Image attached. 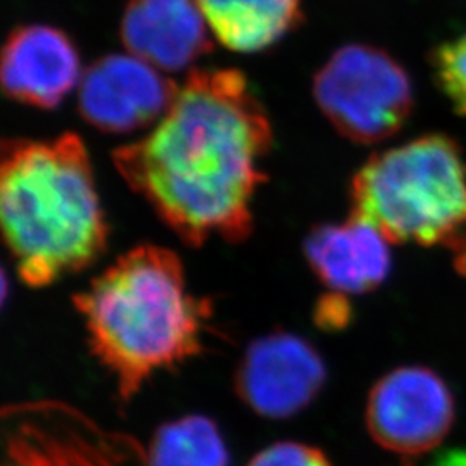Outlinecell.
<instances>
[{
    "mask_svg": "<svg viewBox=\"0 0 466 466\" xmlns=\"http://www.w3.org/2000/svg\"><path fill=\"white\" fill-rule=\"evenodd\" d=\"M271 127L246 76L235 69L192 71L147 137L113 152L123 180L185 244L211 237L242 242Z\"/></svg>",
    "mask_w": 466,
    "mask_h": 466,
    "instance_id": "cell-1",
    "label": "cell"
},
{
    "mask_svg": "<svg viewBox=\"0 0 466 466\" xmlns=\"http://www.w3.org/2000/svg\"><path fill=\"white\" fill-rule=\"evenodd\" d=\"M0 221L17 273L30 287H46L99 259L107 225L78 135L4 144Z\"/></svg>",
    "mask_w": 466,
    "mask_h": 466,
    "instance_id": "cell-2",
    "label": "cell"
},
{
    "mask_svg": "<svg viewBox=\"0 0 466 466\" xmlns=\"http://www.w3.org/2000/svg\"><path fill=\"white\" fill-rule=\"evenodd\" d=\"M75 304L123 400L134 398L152 373L202 350L209 304L188 292L182 261L171 250L140 246L127 252Z\"/></svg>",
    "mask_w": 466,
    "mask_h": 466,
    "instance_id": "cell-3",
    "label": "cell"
},
{
    "mask_svg": "<svg viewBox=\"0 0 466 466\" xmlns=\"http://www.w3.org/2000/svg\"><path fill=\"white\" fill-rule=\"evenodd\" d=\"M350 218L394 244L452 246L466 230V161L448 135L371 156L350 185Z\"/></svg>",
    "mask_w": 466,
    "mask_h": 466,
    "instance_id": "cell-4",
    "label": "cell"
},
{
    "mask_svg": "<svg viewBox=\"0 0 466 466\" xmlns=\"http://www.w3.org/2000/svg\"><path fill=\"white\" fill-rule=\"evenodd\" d=\"M321 113L339 134L377 144L398 134L413 111V86L406 69L370 46L337 50L315 78Z\"/></svg>",
    "mask_w": 466,
    "mask_h": 466,
    "instance_id": "cell-5",
    "label": "cell"
},
{
    "mask_svg": "<svg viewBox=\"0 0 466 466\" xmlns=\"http://www.w3.org/2000/svg\"><path fill=\"white\" fill-rule=\"evenodd\" d=\"M452 420L450 389L429 368H398L383 375L368 398V431L382 448L398 454L433 450L450 432Z\"/></svg>",
    "mask_w": 466,
    "mask_h": 466,
    "instance_id": "cell-6",
    "label": "cell"
},
{
    "mask_svg": "<svg viewBox=\"0 0 466 466\" xmlns=\"http://www.w3.org/2000/svg\"><path fill=\"white\" fill-rule=\"evenodd\" d=\"M325 380V363L306 339L273 332L248 348L235 373V389L259 417L282 420L317 400Z\"/></svg>",
    "mask_w": 466,
    "mask_h": 466,
    "instance_id": "cell-7",
    "label": "cell"
},
{
    "mask_svg": "<svg viewBox=\"0 0 466 466\" xmlns=\"http://www.w3.org/2000/svg\"><path fill=\"white\" fill-rule=\"evenodd\" d=\"M177 92V84L146 61L111 54L85 71L78 109L100 132L130 134L165 116Z\"/></svg>",
    "mask_w": 466,
    "mask_h": 466,
    "instance_id": "cell-8",
    "label": "cell"
},
{
    "mask_svg": "<svg viewBox=\"0 0 466 466\" xmlns=\"http://www.w3.org/2000/svg\"><path fill=\"white\" fill-rule=\"evenodd\" d=\"M2 88L11 99L52 109L80 80V57L66 35L46 25L19 26L2 50Z\"/></svg>",
    "mask_w": 466,
    "mask_h": 466,
    "instance_id": "cell-9",
    "label": "cell"
},
{
    "mask_svg": "<svg viewBox=\"0 0 466 466\" xmlns=\"http://www.w3.org/2000/svg\"><path fill=\"white\" fill-rule=\"evenodd\" d=\"M196 0H130L121 38L130 54L159 71H180L211 50Z\"/></svg>",
    "mask_w": 466,
    "mask_h": 466,
    "instance_id": "cell-10",
    "label": "cell"
},
{
    "mask_svg": "<svg viewBox=\"0 0 466 466\" xmlns=\"http://www.w3.org/2000/svg\"><path fill=\"white\" fill-rule=\"evenodd\" d=\"M306 258L332 292L365 294L382 285L390 271L389 240L365 221L323 225L306 238Z\"/></svg>",
    "mask_w": 466,
    "mask_h": 466,
    "instance_id": "cell-11",
    "label": "cell"
},
{
    "mask_svg": "<svg viewBox=\"0 0 466 466\" xmlns=\"http://www.w3.org/2000/svg\"><path fill=\"white\" fill-rule=\"evenodd\" d=\"M218 40L237 52L279 42L300 21L299 0H196Z\"/></svg>",
    "mask_w": 466,
    "mask_h": 466,
    "instance_id": "cell-12",
    "label": "cell"
},
{
    "mask_svg": "<svg viewBox=\"0 0 466 466\" xmlns=\"http://www.w3.org/2000/svg\"><path fill=\"white\" fill-rule=\"evenodd\" d=\"M147 466H230V454L211 418L187 415L156 431Z\"/></svg>",
    "mask_w": 466,
    "mask_h": 466,
    "instance_id": "cell-13",
    "label": "cell"
},
{
    "mask_svg": "<svg viewBox=\"0 0 466 466\" xmlns=\"http://www.w3.org/2000/svg\"><path fill=\"white\" fill-rule=\"evenodd\" d=\"M435 78L454 111L466 116V35L441 44L432 54Z\"/></svg>",
    "mask_w": 466,
    "mask_h": 466,
    "instance_id": "cell-14",
    "label": "cell"
},
{
    "mask_svg": "<svg viewBox=\"0 0 466 466\" xmlns=\"http://www.w3.org/2000/svg\"><path fill=\"white\" fill-rule=\"evenodd\" d=\"M248 466H332L329 458L321 451L300 444V442H292V441H283V442H275L268 446L263 451H259Z\"/></svg>",
    "mask_w": 466,
    "mask_h": 466,
    "instance_id": "cell-15",
    "label": "cell"
},
{
    "mask_svg": "<svg viewBox=\"0 0 466 466\" xmlns=\"http://www.w3.org/2000/svg\"><path fill=\"white\" fill-rule=\"evenodd\" d=\"M352 319V306L346 294L329 292L321 296L315 308V323L318 329L327 332H337L350 327Z\"/></svg>",
    "mask_w": 466,
    "mask_h": 466,
    "instance_id": "cell-16",
    "label": "cell"
},
{
    "mask_svg": "<svg viewBox=\"0 0 466 466\" xmlns=\"http://www.w3.org/2000/svg\"><path fill=\"white\" fill-rule=\"evenodd\" d=\"M454 249V265L456 269L466 277V230L461 237L451 246Z\"/></svg>",
    "mask_w": 466,
    "mask_h": 466,
    "instance_id": "cell-17",
    "label": "cell"
},
{
    "mask_svg": "<svg viewBox=\"0 0 466 466\" xmlns=\"http://www.w3.org/2000/svg\"><path fill=\"white\" fill-rule=\"evenodd\" d=\"M433 466H466V451H450L441 456Z\"/></svg>",
    "mask_w": 466,
    "mask_h": 466,
    "instance_id": "cell-18",
    "label": "cell"
}]
</instances>
